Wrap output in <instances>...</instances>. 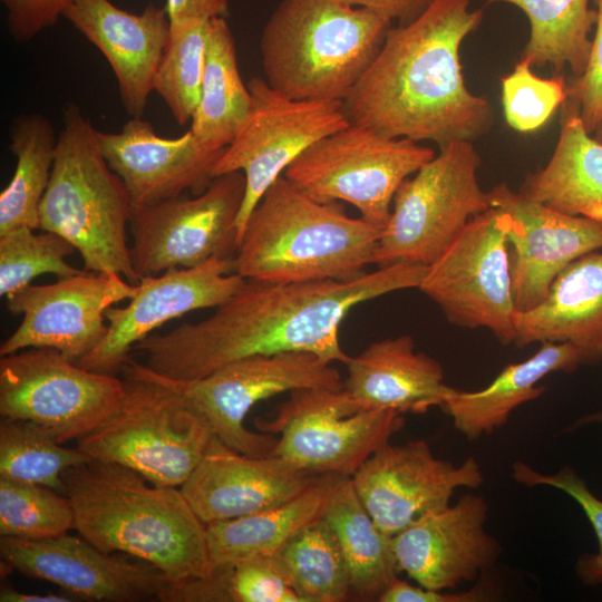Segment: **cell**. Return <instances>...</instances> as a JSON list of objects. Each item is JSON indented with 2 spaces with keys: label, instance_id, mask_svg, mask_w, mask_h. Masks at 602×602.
Here are the masks:
<instances>
[{
  "label": "cell",
  "instance_id": "obj_1",
  "mask_svg": "<svg viewBox=\"0 0 602 602\" xmlns=\"http://www.w3.org/2000/svg\"><path fill=\"white\" fill-rule=\"evenodd\" d=\"M427 265L398 262L349 281L278 282L245 279L214 312L166 333H151L134 350L144 366L171 380L206 377L235 360L290 351L347 365L339 329L356 305L418 288Z\"/></svg>",
  "mask_w": 602,
  "mask_h": 602
},
{
  "label": "cell",
  "instance_id": "obj_2",
  "mask_svg": "<svg viewBox=\"0 0 602 602\" xmlns=\"http://www.w3.org/2000/svg\"><path fill=\"white\" fill-rule=\"evenodd\" d=\"M483 17L482 9L469 8V0H434L411 22L391 26L342 100L349 123L439 147L488 133L493 106L468 90L459 58L463 41Z\"/></svg>",
  "mask_w": 602,
  "mask_h": 602
},
{
  "label": "cell",
  "instance_id": "obj_3",
  "mask_svg": "<svg viewBox=\"0 0 602 602\" xmlns=\"http://www.w3.org/2000/svg\"><path fill=\"white\" fill-rule=\"evenodd\" d=\"M62 478L75 530L101 551L145 561L173 583L213 574L206 524L178 487L96 459L69 468Z\"/></svg>",
  "mask_w": 602,
  "mask_h": 602
},
{
  "label": "cell",
  "instance_id": "obj_4",
  "mask_svg": "<svg viewBox=\"0 0 602 602\" xmlns=\"http://www.w3.org/2000/svg\"><path fill=\"white\" fill-rule=\"evenodd\" d=\"M381 232L339 202L307 196L282 175L246 221L234 272L278 282L353 280L375 262Z\"/></svg>",
  "mask_w": 602,
  "mask_h": 602
},
{
  "label": "cell",
  "instance_id": "obj_5",
  "mask_svg": "<svg viewBox=\"0 0 602 602\" xmlns=\"http://www.w3.org/2000/svg\"><path fill=\"white\" fill-rule=\"evenodd\" d=\"M390 27L378 13L341 0H281L260 38L265 80L293 99L342 101Z\"/></svg>",
  "mask_w": 602,
  "mask_h": 602
},
{
  "label": "cell",
  "instance_id": "obj_6",
  "mask_svg": "<svg viewBox=\"0 0 602 602\" xmlns=\"http://www.w3.org/2000/svg\"><path fill=\"white\" fill-rule=\"evenodd\" d=\"M132 201L99 148L97 130L79 106L62 113L54 167L39 206V230L66 239L84 270L116 273L139 282L126 239Z\"/></svg>",
  "mask_w": 602,
  "mask_h": 602
},
{
  "label": "cell",
  "instance_id": "obj_7",
  "mask_svg": "<svg viewBox=\"0 0 602 602\" xmlns=\"http://www.w3.org/2000/svg\"><path fill=\"white\" fill-rule=\"evenodd\" d=\"M125 392L110 417L81 438L91 459L115 463L148 482L181 487L204 457L214 434L188 399L143 363L120 369Z\"/></svg>",
  "mask_w": 602,
  "mask_h": 602
},
{
  "label": "cell",
  "instance_id": "obj_8",
  "mask_svg": "<svg viewBox=\"0 0 602 602\" xmlns=\"http://www.w3.org/2000/svg\"><path fill=\"white\" fill-rule=\"evenodd\" d=\"M472 142L453 140L399 186L375 264H431L474 216L492 207Z\"/></svg>",
  "mask_w": 602,
  "mask_h": 602
},
{
  "label": "cell",
  "instance_id": "obj_9",
  "mask_svg": "<svg viewBox=\"0 0 602 602\" xmlns=\"http://www.w3.org/2000/svg\"><path fill=\"white\" fill-rule=\"evenodd\" d=\"M435 155L419 142L349 124L310 145L283 176L307 196L349 203L383 229L401 183Z\"/></svg>",
  "mask_w": 602,
  "mask_h": 602
},
{
  "label": "cell",
  "instance_id": "obj_10",
  "mask_svg": "<svg viewBox=\"0 0 602 602\" xmlns=\"http://www.w3.org/2000/svg\"><path fill=\"white\" fill-rule=\"evenodd\" d=\"M405 425L402 414L365 409L343 390L305 388L290 392L270 420L255 426L279 435L271 455L314 475L352 477Z\"/></svg>",
  "mask_w": 602,
  "mask_h": 602
},
{
  "label": "cell",
  "instance_id": "obj_11",
  "mask_svg": "<svg viewBox=\"0 0 602 602\" xmlns=\"http://www.w3.org/2000/svg\"><path fill=\"white\" fill-rule=\"evenodd\" d=\"M508 212L474 216L429 265L418 289L460 328L489 330L502 344L515 338Z\"/></svg>",
  "mask_w": 602,
  "mask_h": 602
},
{
  "label": "cell",
  "instance_id": "obj_12",
  "mask_svg": "<svg viewBox=\"0 0 602 602\" xmlns=\"http://www.w3.org/2000/svg\"><path fill=\"white\" fill-rule=\"evenodd\" d=\"M124 380L88 370L55 349L0 358V415L32 421L65 444L99 428L116 410Z\"/></svg>",
  "mask_w": 602,
  "mask_h": 602
},
{
  "label": "cell",
  "instance_id": "obj_13",
  "mask_svg": "<svg viewBox=\"0 0 602 602\" xmlns=\"http://www.w3.org/2000/svg\"><path fill=\"white\" fill-rule=\"evenodd\" d=\"M157 377L188 399L216 438L253 457L271 455L278 440L275 435L255 433L245 427L244 419L255 404L298 389L343 388L341 376L332 362L304 351L242 358L195 380Z\"/></svg>",
  "mask_w": 602,
  "mask_h": 602
},
{
  "label": "cell",
  "instance_id": "obj_14",
  "mask_svg": "<svg viewBox=\"0 0 602 602\" xmlns=\"http://www.w3.org/2000/svg\"><path fill=\"white\" fill-rule=\"evenodd\" d=\"M247 88L250 110L213 168L214 177L232 172L245 176L239 245L251 212L287 167L310 145L350 124L340 100L293 99L261 77H252Z\"/></svg>",
  "mask_w": 602,
  "mask_h": 602
},
{
  "label": "cell",
  "instance_id": "obj_15",
  "mask_svg": "<svg viewBox=\"0 0 602 602\" xmlns=\"http://www.w3.org/2000/svg\"><path fill=\"white\" fill-rule=\"evenodd\" d=\"M245 188L244 174L232 172L215 177L198 195L133 206L129 256L139 279L193 268L214 256L234 258Z\"/></svg>",
  "mask_w": 602,
  "mask_h": 602
},
{
  "label": "cell",
  "instance_id": "obj_16",
  "mask_svg": "<svg viewBox=\"0 0 602 602\" xmlns=\"http://www.w3.org/2000/svg\"><path fill=\"white\" fill-rule=\"evenodd\" d=\"M138 285L116 273L82 270L50 284H29L7 298V309L22 315L1 343L0 356L28 348H49L76 362L105 337V312L132 299Z\"/></svg>",
  "mask_w": 602,
  "mask_h": 602
},
{
  "label": "cell",
  "instance_id": "obj_17",
  "mask_svg": "<svg viewBox=\"0 0 602 602\" xmlns=\"http://www.w3.org/2000/svg\"><path fill=\"white\" fill-rule=\"evenodd\" d=\"M233 259L214 256L193 268H174L142 276L128 304L106 310L105 337L76 363L114 375L130 359L129 351L164 323L192 311L221 305L245 281L234 272Z\"/></svg>",
  "mask_w": 602,
  "mask_h": 602
},
{
  "label": "cell",
  "instance_id": "obj_18",
  "mask_svg": "<svg viewBox=\"0 0 602 602\" xmlns=\"http://www.w3.org/2000/svg\"><path fill=\"white\" fill-rule=\"evenodd\" d=\"M378 527L394 536L420 517L449 506L459 487L477 488L484 474L475 457L460 465L434 456L428 443L385 444L351 477Z\"/></svg>",
  "mask_w": 602,
  "mask_h": 602
},
{
  "label": "cell",
  "instance_id": "obj_19",
  "mask_svg": "<svg viewBox=\"0 0 602 602\" xmlns=\"http://www.w3.org/2000/svg\"><path fill=\"white\" fill-rule=\"evenodd\" d=\"M0 555L11 570L90 600L161 601L171 581L154 565L107 553L80 536L46 540L0 537Z\"/></svg>",
  "mask_w": 602,
  "mask_h": 602
},
{
  "label": "cell",
  "instance_id": "obj_20",
  "mask_svg": "<svg viewBox=\"0 0 602 602\" xmlns=\"http://www.w3.org/2000/svg\"><path fill=\"white\" fill-rule=\"evenodd\" d=\"M491 205L509 213L507 240L515 308L527 311L547 295L571 262L602 250V226L553 210L506 184L488 192Z\"/></svg>",
  "mask_w": 602,
  "mask_h": 602
},
{
  "label": "cell",
  "instance_id": "obj_21",
  "mask_svg": "<svg viewBox=\"0 0 602 602\" xmlns=\"http://www.w3.org/2000/svg\"><path fill=\"white\" fill-rule=\"evenodd\" d=\"M487 514L486 499L467 493L409 524L391 536L399 573L439 591L476 581L502 554L499 542L485 530Z\"/></svg>",
  "mask_w": 602,
  "mask_h": 602
},
{
  "label": "cell",
  "instance_id": "obj_22",
  "mask_svg": "<svg viewBox=\"0 0 602 602\" xmlns=\"http://www.w3.org/2000/svg\"><path fill=\"white\" fill-rule=\"evenodd\" d=\"M97 138L133 206L156 204L186 192L203 193L215 178L213 168L224 151L205 146L191 129L179 137H162L142 117H132L119 133L97 130Z\"/></svg>",
  "mask_w": 602,
  "mask_h": 602
},
{
  "label": "cell",
  "instance_id": "obj_23",
  "mask_svg": "<svg viewBox=\"0 0 602 602\" xmlns=\"http://www.w3.org/2000/svg\"><path fill=\"white\" fill-rule=\"evenodd\" d=\"M320 476L297 469L273 455L241 454L214 436L179 489L198 518L208 525L282 504Z\"/></svg>",
  "mask_w": 602,
  "mask_h": 602
},
{
  "label": "cell",
  "instance_id": "obj_24",
  "mask_svg": "<svg viewBox=\"0 0 602 602\" xmlns=\"http://www.w3.org/2000/svg\"><path fill=\"white\" fill-rule=\"evenodd\" d=\"M64 18L107 59L125 111L142 117L169 39L165 7L149 3L133 13L109 0H75Z\"/></svg>",
  "mask_w": 602,
  "mask_h": 602
},
{
  "label": "cell",
  "instance_id": "obj_25",
  "mask_svg": "<svg viewBox=\"0 0 602 602\" xmlns=\"http://www.w3.org/2000/svg\"><path fill=\"white\" fill-rule=\"evenodd\" d=\"M346 366L342 389L365 409L425 414L456 390L445 383L440 362L417 352L408 334L372 342Z\"/></svg>",
  "mask_w": 602,
  "mask_h": 602
},
{
  "label": "cell",
  "instance_id": "obj_26",
  "mask_svg": "<svg viewBox=\"0 0 602 602\" xmlns=\"http://www.w3.org/2000/svg\"><path fill=\"white\" fill-rule=\"evenodd\" d=\"M535 342L571 343L584 365L602 360V251L571 262L540 304L516 311L514 346Z\"/></svg>",
  "mask_w": 602,
  "mask_h": 602
},
{
  "label": "cell",
  "instance_id": "obj_27",
  "mask_svg": "<svg viewBox=\"0 0 602 602\" xmlns=\"http://www.w3.org/2000/svg\"><path fill=\"white\" fill-rule=\"evenodd\" d=\"M582 365L581 352L571 343L543 342L528 359L506 366L486 388L456 389L441 408L462 435L476 440L506 425L517 407L542 396L541 379L556 371L573 372Z\"/></svg>",
  "mask_w": 602,
  "mask_h": 602
},
{
  "label": "cell",
  "instance_id": "obj_28",
  "mask_svg": "<svg viewBox=\"0 0 602 602\" xmlns=\"http://www.w3.org/2000/svg\"><path fill=\"white\" fill-rule=\"evenodd\" d=\"M521 192L553 210L602 226V144L586 132L572 101L550 161L526 178Z\"/></svg>",
  "mask_w": 602,
  "mask_h": 602
},
{
  "label": "cell",
  "instance_id": "obj_29",
  "mask_svg": "<svg viewBox=\"0 0 602 602\" xmlns=\"http://www.w3.org/2000/svg\"><path fill=\"white\" fill-rule=\"evenodd\" d=\"M341 476L321 475L298 496L245 516L206 525L213 569L276 554L295 534L321 518Z\"/></svg>",
  "mask_w": 602,
  "mask_h": 602
},
{
  "label": "cell",
  "instance_id": "obj_30",
  "mask_svg": "<svg viewBox=\"0 0 602 602\" xmlns=\"http://www.w3.org/2000/svg\"><path fill=\"white\" fill-rule=\"evenodd\" d=\"M333 530L346 557L351 595L378 600L398 577L391 536L382 532L360 502L351 477L337 482L322 516Z\"/></svg>",
  "mask_w": 602,
  "mask_h": 602
},
{
  "label": "cell",
  "instance_id": "obj_31",
  "mask_svg": "<svg viewBox=\"0 0 602 602\" xmlns=\"http://www.w3.org/2000/svg\"><path fill=\"white\" fill-rule=\"evenodd\" d=\"M251 103L226 18H212L201 96L190 129L205 146L224 149L245 119Z\"/></svg>",
  "mask_w": 602,
  "mask_h": 602
},
{
  "label": "cell",
  "instance_id": "obj_32",
  "mask_svg": "<svg viewBox=\"0 0 602 602\" xmlns=\"http://www.w3.org/2000/svg\"><path fill=\"white\" fill-rule=\"evenodd\" d=\"M57 139L51 122L40 113L12 119L9 149L17 162L0 193V234L25 226L39 230V206L50 181Z\"/></svg>",
  "mask_w": 602,
  "mask_h": 602
},
{
  "label": "cell",
  "instance_id": "obj_33",
  "mask_svg": "<svg viewBox=\"0 0 602 602\" xmlns=\"http://www.w3.org/2000/svg\"><path fill=\"white\" fill-rule=\"evenodd\" d=\"M505 2L521 9L530 22V38L522 57L532 66L553 67L561 72L569 66L575 77L588 61L590 33L596 22L592 0H487Z\"/></svg>",
  "mask_w": 602,
  "mask_h": 602
},
{
  "label": "cell",
  "instance_id": "obj_34",
  "mask_svg": "<svg viewBox=\"0 0 602 602\" xmlns=\"http://www.w3.org/2000/svg\"><path fill=\"white\" fill-rule=\"evenodd\" d=\"M274 555L301 602H340L351 596L346 557L323 517L302 528Z\"/></svg>",
  "mask_w": 602,
  "mask_h": 602
},
{
  "label": "cell",
  "instance_id": "obj_35",
  "mask_svg": "<svg viewBox=\"0 0 602 602\" xmlns=\"http://www.w3.org/2000/svg\"><path fill=\"white\" fill-rule=\"evenodd\" d=\"M90 459L78 447H64L32 421L1 420L0 477L43 485L65 495L64 473Z\"/></svg>",
  "mask_w": 602,
  "mask_h": 602
},
{
  "label": "cell",
  "instance_id": "obj_36",
  "mask_svg": "<svg viewBox=\"0 0 602 602\" xmlns=\"http://www.w3.org/2000/svg\"><path fill=\"white\" fill-rule=\"evenodd\" d=\"M210 20L171 25L164 55L154 79V90L183 126L192 120L203 80Z\"/></svg>",
  "mask_w": 602,
  "mask_h": 602
},
{
  "label": "cell",
  "instance_id": "obj_37",
  "mask_svg": "<svg viewBox=\"0 0 602 602\" xmlns=\"http://www.w3.org/2000/svg\"><path fill=\"white\" fill-rule=\"evenodd\" d=\"M75 528L68 497L50 487L0 477V535L46 540Z\"/></svg>",
  "mask_w": 602,
  "mask_h": 602
},
{
  "label": "cell",
  "instance_id": "obj_38",
  "mask_svg": "<svg viewBox=\"0 0 602 602\" xmlns=\"http://www.w3.org/2000/svg\"><path fill=\"white\" fill-rule=\"evenodd\" d=\"M75 251L66 239L49 231L37 234L25 226L0 234V294L8 297L42 274L68 278L80 273L82 270L65 260Z\"/></svg>",
  "mask_w": 602,
  "mask_h": 602
},
{
  "label": "cell",
  "instance_id": "obj_39",
  "mask_svg": "<svg viewBox=\"0 0 602 602\" xmlns=\"http://www.w3.org/2000/svg\"><path fill=\"white\" fill-rule=\"evenodd\" d=\"M531 67L530 59L522 57L513 71L501 80L505 120L521 133L541 128L569 98V85L563 75L541 78Z\"/></svg>",
  "mask_w": 602,
  "mask_h": 602
},
{
  "label": "cell",
  "instance_id": "obj_40",
  "mask_svg": "<svg viewBox=\"0 0 602 602\" xmlns=\"http://www.w3.org/2000/svg\"><path fill=\"white\" fill-rule=\"evenodd\" d=\"M511 476L516 483L528 487H554L580 505L595 533L599 550L596 553L581 554L575 564V573L584 585H602V499L591 492L584 479L570 466L562 467L555 474H542L524 462H515Z\"/></svg>",
  "mask_w": 602,
  "mask_h": 602
},
{
  "label": "cell",
  "instance_id": "obj_41",
  "mask_svg": "<svg viewBox=\"0 0 602 602\" xmlns=\"http://www.w3.org/2000/svg\"><path fill=\"white\" fill-rule=\"evenodd\" d=\"M223 569L227 602H301L275 555L243 559Z\"/></svg>",
  "mask_w": 602,
  "mask_h": 602
},
{
  "label": "cell",
  "instance_id": "obj_42",
  "mask_svg": "<svg viewBox=\"0 0 602 602\" xmlns=\"http://www.w3.org/2000/svg\"><path fill=\"white\" fill-rule=\"evenodd\" d=\"M592 2L596 6V22L586 66L569 85L570 101L577 107L589 134L602 124V0Z\"/></svg>",
  "mask_w": 602,
  "mask_h": 602
},
{
  "label": "cell",
  "instance_id": "obj_43",
  "mask_svg": "<svg viewBox=\"0 0 602 602\" xmlns=\"http://www.w3.org/2000/svg\"><path fill=\"white\" fill-rule=\"evenodd\" d=\"M14 41L25 43L54 27L75 0H0Z\"/></svg>",
  "mask_w": 602,
  "mask_h": 602
},
{
  "label": "cell",
  "instance_id": "obj_44",
  "mask_svg": "<svg viewBox=\"0 0 602 602\" xmlns=\"http://www.w3.org/2000/svg\"><path fill=\"white\" fill-rule=\"evenodd\" d=\"M496 598L494 585L479 581L472 590L458 593H445L427 589L396 577L380 594L379 602H483Z\"/></svg>",
  "mask_w": 602,
  "mask_h": 602
},
{
  "label": "cell",
  "instance_id": "obj_45",
  "mask_svg": "<svg viewBox=\"0 0 602 602\" xmlns=\"http://www.w3.org/2000/svg\"><path fill=\"white\" fill-rule=\"evenodd\" d=\"M164 7L171 25L217 17L227 18L230 14L227 0H166Z\"/></svg>",
  "mask_w": 602,
  "mask_h": 602
},
{
  "label": "cell",
  "instance_id": "obj_46",
  "mask_svg": "<svg viewBox=\"0 0 602 602\" xmlns=\"http://www.w3.org/2000/svg\"><path fill=\"white\" fill-rule=\"evenodd\" d=\"M353 7L369 9L399 25H406L419 17L434 0H341Z\"/></svg>",
  "mask_w": 602,
  "mask_h": 602
},
{
  "label": "cell",
  "instance_id": "obj_47",
  "mask_svg": "<svg viewBox=\"0 0 602 602\" xmlns=\"http://www.w3.org/2000/svg\"><path fill=\"white\" fill-rule=\"evenodd\" d=\"M76 599H71L65 594H39V593H26L18 591L10 585H1L0 601L1 602H71Z\"/></svg>",
  "mask_w": 602,
  "mask_h": 602
},
{
  "label": "cell",
  "instance_id": "obj_48",
  "mask_svg": "<svg viewBox=\"0 0 602 602\" xmlns=\"http://www.w3.org/2000/svg\"><path fill=\"white\" fill-rule=\"evenodd\" d=\"M591 424H598L602 425V410L591 412L588 415H584L580 418H577L569 428L567 431L579 429L583 426L591 425Z\"/></svg>",
  "mask_w": 602,
  "mask_h": 602
},
{
  "label": "cell",
  "instance_id": "obj_49",
  "mask_svg": "<svg viewBox=\"0 0 602 602\" xmlns=\"http://www.w3.org/2000/svg\"><path fill=\"white\" fill-rule=\"evenodd\" d=\"M594 138L602 144V124L594 132Z\"/></svg>",
  "mask_w": 602,
  "mask_h": 602
}]
</instances>
